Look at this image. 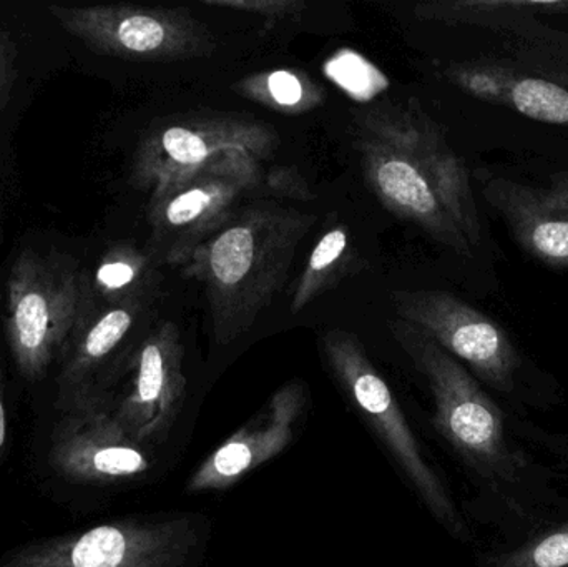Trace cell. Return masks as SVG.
<instances>
[{"label":"cell","mask_w":568,"mask_h":567,"mask_svg":"<svg viewBox=\"0 0 568 567\" xmlns=\"http://www.w3.org/2000/svg\"><path fill=\"white\" fill-rule=\"evenodd\" d=\"M314 223L293 206L252 203L190 253L180 269L203 286L216 345L242 338L272 305Z\"/></svg>","instance_id":"cell-1"},{"label":"cell","mask_w":568,"mask_h":567,"mask_svg":"<svg viewBox=\"0 0 568 567\" xmlns=\"http://www.w3.org/2000/svg\"><path fill=\"white\" fill-rule=\"evenodd\" d=\"M389 332L429 385L437 433L477 475L490 482H516L526 459L510 445L499 406L469 369L397 316L389 320Z\"/></svg>","instance_id":"cell-2"},{"label":"cell","mask_w":568,"mask_h":567,"mask_svg":"<svg viewBox=\"0 0 568 567\" xmlns=\"http://www.w3.org/2000/svg\"><path fill=\"white\" fill-rule=\"evenodd\" d=\"M93 285L67 256L26 250L7 280L6 333L17 369L40 382L93 313Z\"/></svg>","instance_id":"cell-3"},{"label":"cell","mask_w":568,"mask_h":567,"mask_svg":"<svg viewBox=\"0 0 568 567\" xmlns=\"http://www.w3.org/2000/svg\"><path fill=\"white\" fill-rule=\"evenodd\" d=\"M321 350L341 388L373 426L407 482L430 515L460 541L469 531L436 469L427 462L393 389L377 372L354 333L329 328L321 335Z\"/></svg>","instance_id":"cell-4"},{"label":"cell","mask_w":568,"mask_h":567,"mask_svg":"<svg viewBox=\"0 0 568 567\" xmlns=\"http://www.w3.org/2000/svg\"><path fill=\"white\" fill-rule=\"evenodd\" d=\"M202 543L193 516L129 518L17 546L0 567H192Z\"/></svg>","instance_id":"cell-5"},{"label":"cell","mask_w":568,"mask_h":567,"mask_svg":"<svg viewBox=\"0 0 568 567\" xmlns=\"http://www.w3.org/2000/svg\"><path fill=\"white\" fill-rule=\"evenodd\" d=\"M280 136L268 123L242 113H193L156 122L136 146L130 182L142 192L240 159L268 162Z\"/></svg>","instance_id":"cell-6"},{"label":"cell","mask_w":568,"mask_h":567,"mask_svg":"<svg viewBox=\"0 0 568 567\" xmlns=\"http://www.w3.org/2000/svg\"><path fill=\"white\" fill-rule=\"evenodd\" d=\"M49 10L63 30L102 55L182 62L216 50L212 30L185 7L52 6Z\"/></svg>","instance_id":"cell-7"},{"label":"cell","mask_w":568,"mask_h":567,"mask_svg":"<svg viewBox=\"0 0 568 567\" xmlns=\"http://www.w3.org/2000/svg\"><path fill=\"white\" fill-rule=\"evenodd\" d=\"M47 462L75 485L112 486L152 472L155 455L130 436L102 389L57 402Z\"/></svg>","instance_id":"cell-8"},{"label":"cell","mask_w":568,"mask_h":567,"mask_svg":"<svg viewBox=\"0 0 568 567\" xmlns=\"http://www.w3.org/2000/svg\"><path fill=\"white\" fill-rule=\"evenodd\" d=\"M262 160L240 159L176 180L150 195L153 240L172 266L219 232L253 192L266 193Z\"/></svg>","instance_id":"cell-9"},{"label":"cell","mask_w":568,"mask_h":567,"mask_svg":"<svg viewBox=\"0 0 568 567\" xmlns=\"http://www.w3.org/2000/svg\"><path fill=\"white\" fill-rule=\"evenodd\" d=\"M390 303L397 318L426 333L484 383L500 393L513 392L520 355L496 320L443 290H394Z\"/></svg>","instance_id":"cell-10"},{"label":"cell","mask_w":568,"mask_h":567,"mask_svg":"<svg viewBox=\"0 0 568 567\" xmlns=\"http://www.w3.org/2000/svg\"><path fill=\"white\" fill-rule=\"evenodd\" d=\"M186 383L182 333L175 323L163 322L130 356L123 388L105 395L130 436L155 452L169 439L182 413Z\"/></svg>","instance_id":"cell-11"},{"label":"cell","mask_w":568,"mask_h":567,"mask_svg":"<svg viewBox=\"0 0 568 567\" xmlns=\"http://www.w3.org/2000/svg\"><path fill=\"white\" fill-rule=\"evenodd\" d=\"M356 126L400 152L426 170L449 200L467 240L477 249L483 240L479 210L470 186L469 170L447 142L446 133L416 100L381 102L356 113Z\"/></svg>","instance_id":"cell-12"},{"label":"cell","mask_w":568,"mask_h":567,"mask_svg":"<svg viewBox=\"0 0 568 567\" xmlns=\"http://www.w3.org/2000/svg\"><path fill=\"white\" fill-rule=\"evenodd\" d=\"M354 145L364 180L393 215L419 226L457 255L473 256V245L449 200L416 160L359 130Z\"/></svg>","instance_id":"cell-13"},{"label":"cell","mask_w":568,"mask_h":567,"mask_svg":"<svg viewBox=\"0 0 568 567\" xmlns=\"http://www.w3.org/2000/svg\"><path fill=\"white\" fill-rule=\"evenodd\" d=\"M306 403L301 383L283 386L268 405L203 459L186 483L190 495L225 492L291 445Z\"/></svg>","instance_id":"cell-14"},{"label":"cell","mask_w":568,"mask_h":567,"mask_svg":"<svg viewBox=\"0 0 568 567\" xmlns=\"http://www.w3.org/2000/svg\"><path fill=\"white\" fill-rule=\"evenodd\" d=\"M484 196L527 255L549 269L568 270V170L554 173L546 185L494 179Z\"/></svg>","instance_id":"cell-15"},{"label":"cell","mask_w":568,"mask_h":567,"mask_svg":"<svg viewBox=\"0 0 568 567\" xmlns=\"http://www.w3.org/2000/svg\"><path fill=\"white\" fill-rule=\"evenodd\" d=\"M443 75L474 99L507 107L537 122L568 126V85L560 80L494 59L449 63Z\"/></svg>","instance_id":"cell-16"},{"label":"cell","mask_w":568,"mask_h":567,"mask_svg":"<svg viewBox=\"0 0 568 567\" xmlns=\"http://www.w3.org/2000/svg\"><path fill=\"white\" fill-rule=\"evenodd\" d=\"M150 305V296L110 303L105 312L93 316L70 343L60 362V399L105 389L112 383V360L119 355Z\"/></svg>","instance_id":"cell-17"},{"label":"cell","mask_w":568,"mask_h":567,"mask_svg":"<svg viewBox=\"0 0 568 567\" xmlns=\"http://www.w3.org/2000/svg\"><path fill=\"white\" fill-rule=\"evenodd\" d=\"M414 16L426 22L480 27L520 37L547 59L568 65V33L540 22L532 0H439L417 3Z\"/></svg>","instance_id":"cell-18"},{"label":"cell","mask_w":568,"mask_h":567,"mask_svg":"<svg viewBox=\"0 0 568 567\" xmlns=\"http://www.w3.org/2000/svg\"><path fill=\"white\" fill-rule=\"evenodd\" d=\"M354 262L356 250L346 226L336 225L323 233L311 250V255L307 256L303 272L297 279L291 298V313L297 315L314 300L334 288L344 276L349 275Z\"/></svg>","instance_id":"cell-19"},{"label":"cell","mask_w":568,"mask_h":567,"mask_svg":"<svg viewBox=\"0 0 568 567\" xmlns=\"http://www.w3.org/2000/svg\"><path fill=\"white\" fill-rule=\"evenodd\" d=\"M239 95L280 113L311 112L323 105L326 92L300 70L278 69L253 73L233 85Z\"/></svg>","instance_id":"cell-20"},{"label":"cell","mask_w":568,"mask_h":567,"mask_svg":"<svg viewBox=\"0 0 568 567\" xmlns=\"http://www.w3.org/2000/svg\"><path fill=\"white\" fill-rule=\"evenodd\" d=\"M152 262L145 253L129 245L113 246L97 266L93 290L109 303L152 295Z\"/></svg>","instance_id":"cell-21"},{"label":"cell","mask_w":568,"mask_h":567,"mask_svg":"<svg viewBox=\"0 0 568 567\" xmlns=\"http://www.w3.org/2000/svg\"><path fill=\"white\" fill-rule=\"evenodd\" d=\"M494 567H568V523L500 555Z\"/></svg>","instance_id":"cell-22"},{"label":"cell","mask_w":568,"mask_h":567,"mask_svg":"<svg viewBox=\"0 0 568 567\" xmlns=\"http://www.w3.org/2000/svg\"><path fill=\"white\" fill-rule=\"evenodd\" d=\"M203 6L260 16L268 29L300 20L307 9V3L303 0H203Z\"/></svg>","instance_id":"cell-23"},{"label":"cell","mask_w":568,"mask_h":567,"mask_svg":"<svg viewBox=\"0 0 568 567\" xmlns=\"http://www.w3.org/2000/svg\"><path fill=\"white\" fill-rule=\"evenodd\" d=\"M265 189L266 195L276 196V199L307 202L313 196L310 185L304 182L303 176L290 169H276L266 172Z\"/></svg>","instance_id":"cell-24"},{"label":"cell","mask_w":568,"mask_h":567,"mask_svg":"<svg viewBox=\"0 0 568 567\" xmlns=\"http://www.w3.org/2000/svg\"><path fill=\"white\" fill-rule=\"evenodd\" d=\"M16 77V52L12 42L0 36V110L9 100Z\"/></svg>","instance_id":"cell-25"},{"label":"cell","mask_w":568,"mask_h":567,"mask_svg":"<svg viewBox=\"0 0 568 567\" xmlns=\"http://www.w3.org/2000/svg\"><path fill=\"white\" fill-rule=\"evenodd\" d=\"M7 442V413L6 403H3V383L2 372H0V456H2L3 448Z\"/></svg>","instance_id":"cell-26"},{"label":"cell","mask_w":568,"mask_h":567,"mask_svg":"<svg viewBox=\"0 0 568 567\" xmlns=\"http://www.w3.org/2000/svg\"><path fill=\"white\" fill-rule=\"evenodd\" d=\"M542 12L546 13H564L568 16V0H556V2H544Z\"/></svg>","instance_id":"cell-27"}]
</instances>
